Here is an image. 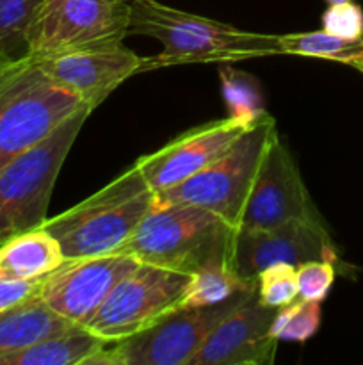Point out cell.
Masks as SVG:
<instances>
[{"instance_id": "52a82bcc", "label": "cell", "mask_w": 363, "mask_h": 365, "mask_svg": "<svg viewBox=\"0 0 363 365\" xmlns=\"http://www.w3.org/2000/svg\"><path fill=\"white\" fill-rule=\"evenodd\" d=\"M130 27V2L43 0L28 32V56L52 57L123 45Z\"/></svg>"}, {"instance_id": "ffe728a7", "label": "cell", "mask_w": 363, "mask_h": 365, "mask_svg": "<svg viewBox=\"0 0 363 365\" xmlns=\"http://www.w3.org/2000/svg\"><path fill=\"white\" fill-rule=\"evenodd\" d=\"M256 291V284L246 282L226 260L212 262L191 274L182 307H210L242 292Z\"/></svg>"}, {"instance_id": "83f0119b", "label": "cell", "mask_w": 363, "mask_h": 365, "mask_svg": "<svg viewBox=\"0 0 363 365\" xmlns=\"http://www.w3.org/2000/svg\"><path fill=\"white\" fill-rule=\"evenodd\" d=\"M327 4H342V2H351V0H326Z\"/></svg>"}, {"instance_id": "7a4b0ae2", "label": "cell", "mask_w": 363, "mask_h": 365, "mask_svg": "<svg viewBox=\"0 0 363 365\" xmlns=\"http://www.w3.org/2000/svg\"><path fill=\"white\" fill-rule=\"evenodd\" d=\"M237 228L201 207L159 202L148 210L117 253L139 262L194 274L212 262L231 264Z\"/></svg>"}, {"instance_id": "7402d4cb", "label": "cell", "mask_w": 363, "mask_h": 365, "mask_svg": "<svg viewBox=\"0 0 363 365\" xmlns=\"http://www.w3.org/2000/svg\"><path fill=\"white\" fill-rule=\"evenodd\" d=\"M219 77L224 103L230 110L228 116L253 123L267 113L263 109V96L255 77L224 64L219 68Z\"/></svg>"}, {"instance_id": "d4e9b609", "label": "cell", "mask_w": 363, "mask_h": 365, "mask_svg": "<svg viewBox=\"0 0 363 365\" xmlns=\"http://www.w3.org/2000/svg\"><path fill=\"white\" fill-rule=\"evenodd\" d=\"M295 274L299 298L322 303L337 278V264L330 260H308L295 267Z\"/></svg>"}, {"instance_id": "5b68a950", "label": "cell", "mask_w": 363, "mask_h": 365, "mask_svg": "<svg viewBox=\"0 0 363 365\" xmlns=\"http://www.w3.org/2000/svg\"><path fill=\"white\" fill-rule=\"evenodd\" d=\"M91 113L82 109L0 170V245L48 220L60 168Z\"/></svg>"}, {"instance_id": "277c9868", "label": "cell", "mask_w": 363, "mask_h": 365, "mask_svg": "<svg viewBox=\"0 0 363 365\" xmlns=\"http://www.w3.org/2000/svg\"><path fill=\"white\" fill-rule=\"evenodd\" d=\"M82 109L89 107L34 57L0 61V170Z\"/></svg>"}, {"instance_id": "f546056e", "label": "cell", "mask_w": 363, "mask_h": 365, "mask_svg": "<svg viewBox=\"0 0 363 365\" xmlns=\"http://www.w3.org/2000/svg\"><path fill=\"white\" fill-rule=\"evenodd\" d=\"M123 2H132V0H123Z\"/></svg>"}, {"instance_id": "6da1fadb", "label": "cell", "mask_w": 363, "mask_h": 365, "mask_svg": "<svg viewBox=\"0 0 363 365\" xmlns=\"http://www.w3.org/2000/svg\"><path fill=\"white\" fill-rule=\"evenodd\" d=\"M128 34L153 38L162 45L159 56L144 59V70L191 63H231L281 53L280 36L242 31L159 0H132Z\"/></svg>"}, {"instance_id": "3957f363", "label": "cell", "mask_w": 363, "mask_h": 365, "mask_svg": "<svg viewBox=\"0 0 363 365\" xmlns=\"http://www.w3.org/2000/svg\"><path fill=\"white\" fill-rule=\"evenodd\" d=\"M155 203L137 164L43 227L59 241L66 260L117 253Z\"/></svg>"}, {"instance_id": "f1b7e54d", "label": "cell", "mask_w": 363, "mask_h": 365, "mask_svg": "<svg viewBox=\"0 0 363 365\" xmlns=\"http://www.w3.org/2000/svg\"><path fill=\"white\" fill-rule=\"evenodd\" d=\"M358 71H359V73H362V75H363V64H362V66H359V68H358Z\"/></svg>"}, {"instance_id": "8992f818", "label": "cell", "mask_w": 363, "mask_h": 365, "mask_svg": "<svg viewBox=\"0 0 363 365\" xmlns=\"http://www.w3.org/2000/svg\"><path fill=\"white\" fill-rule=\"evenodd\" d=\"M276 132V121L265 113L224 155L182 184L155 192L157 200L201 207L238 228L262 157Z\"/></svg>"}, {"instance_id": "7c38bea8", "label": "cell", "mask_w": 363, "mask_h": 365, "mask_svg": "<svg viewBox=\"0 0 363 365\" xmlns=\"http://www.w3.org/2000/svg\"><path fill=\"white\" fill-rule=\"evenodd\" d=\"M127 253L82 257L60 264L41 278L39 296L63 319L84 327L114 285L139 266Z\"/></svg>"}, {"instance_id": "484cf974", "label": "cell", "mask_w": 363, "mask_h": 365, "mask_svg": "<svg viewBox=\"0 0 363 365\" xmlns=\"http://www.w3.org/2000/svg\"><path fill=\"white\" fill-rule=\"evenodd\" d=\"M322 29L330 34L342 38H359L363 36V9L362 6L351 2L330 4L322 14Z\"/></svg>"}, {"instance_id": "603a6c76", "label": "cell", "mask_w": 363, "mask_h": 365, "mask_svg": "<svg viewBox=\"0 0 363 365\" xmlns=\"http://www.w3.org/2000/svg\"><path fill=\"white\" fill-rule=\"evenodd\" d=\"M322 321L320 302L298 298L274 314L270 335L285 342H306L317 334Z\"/></svg>"}, {"instance_id": "2e32d148", "label": "cell", "mask_w": 363, "mask_h": 365, "mask_svg": "<svg viewBox=\"0 0 363 365\" xmlns=\"http://www.w3.org/2000/svg\"><path fill=\"white\" fill-rule=\"evenodd\" d=\"M64 262L59 241L43 225L0 245V278L7 280H41Z\"/></svg>"}, {"instance_id": "30bf717a", "label": "cell", "mask_w": 363, "mask_h": 365, "mask_svg": "<svg viewBox=\"0 0 363 365\" xmlns=\"http://www.w3.org/2000/svg\"><path fill=\"white\" fill-rule=\"evenodd\" d=\"M308 260H330L342 273L351 269L340 259L324 220L288 221L273 228H237L231 250V267L246 282L256 284L258 273L273 264L301 266Z\"/></svg>"}, {"instance_id": "ac0fdd59", "label": "cell", "mask_w": 363, "mask_h": 365, "mask_svg": "<svg viewBox=\"0 0 363 365\" xmlns=\"http://www.w3.org/2000/svg\"><path fill=\"white\" fill-rule=\"evenodd\" d=\"M71 324L75 323L57 316L38 291L32 298L0 312V359L59 334Z\"/></svg>"}, {"instance_id": "cb8c5ba5", "label": "cell", "mask_w": 363, "mask_h": 365, "mask_svg": "<svg viewBox=\"0 0 363 365\" xmlns=\"http://www.w3.org/2000/svg\"><path fill=\"white\" fill-rule=\"evenodd\" d=\"M256 294L267 307L281 309L299 298L298 274L292 264H273L258 273Z\"/></svg>"}, {"instance_id": "8fae6325", "label": "cell", "mask_w": 363, "mask_h": 365, "mask_svg": "<svg viewBox=\"0 0 363 365\" xmlns=\"http://www.w3.org/2000/svg\"><path fill=\"white\" fill-rule=\"evenodd\" d=\"M319 220L322 216L313 205L298 163L280 132H276L262 157L238 228L255 230L273 228L288 221Z\"/></svg>"}, {"instance_id": "44dd1931", "label": "cell", "mask_w": 363, "mask_h": 365, "mask_svg": "<svg viewBox=\"0 0 363 365\" xmlns=\"http://www.w3.org/2000/svg\"><path fill=\"white\" fill-rule=\"evenodd\" d=\"M43 0H0V61L28 56V32Z\"/></svg>"}, {"instance_id": "4fadbf2b", "label": "cell", "mask_w": 363, "mask_h": 365, "mask_svg": "<svg viewBox=\"0 0 363 365\" xmlns=\"http://www.w3.org/2000/svg\"><path fill=\"white\" fill-rule=\"evenodd\" d=\"M253 123L228 116L198 125L157 152L137 159L135 164L149 189L153 192H160L182 184L210 166L214 160L224 155L241 139V135L253 127Z\"/></svg>"}, {"instance_id": "9c48e42d", "label": "cell", "mask_w": 363, "mask_h": 365, "mask_svg": "<svg viewBox=\"0 0 363 365\" xmlns=\"http://www.w3.org/2000/svg\"><path fill=\"white\" fill-rule=\"evenodd\" d=\"M253 292L210 307H180L148 330L109 342L88 365H189L214 327Z\"/></svg>"}, {"instance_id": "ba28073f", "label": "cell", "mask_w": 363, "mask_h": 365, "mask_svg": "<svg viewBox=\"0 0 363 365\" xmlns=\"http://www.w3.org/2000/svg\"><path fill=\"white\" fill-rule=\"evenodd\" d=\"M191 274L141 262L121 278L85 328L107 342L123 341L180 309Z\"/></svg>"}, {"instance_id": "d6986e66", "label": "cell", "mask_w": 363, "mask_h": 365, "mask_svg": "<svg viewBox=\"0 0 363 365\" xmlns=\"http://www.w3.org/2000/svg\"><path fill=\"white\" fill-rule=\"evenodd\" d=\"M281 53L288 56L319 57L349 64L358 70L363 64V36L359 38H342L326 32L324 29L312 32H294L280 36Z\"/></svg>"}, {"instance_id": "e0dca14e", "label": "cell", "mask_w": 363, "mask_h": 365, "mask_svg": "<svg viewBox=\"0 0 363 365\" xmlns=\"http://www.w3.org/2000/svg\"><path fill=\"white\" fill-rule=\"evenodd\" d=\"M107 344L89 328L71 324L59 334L2 356L0 365H88Z\"/></svg>"}, {"instance_id": "9a60e30c", "label": "cell", "mask_w": 363, "mask_h": 365, "mask_svg": "<svg viewBox=\"0 0 363 365\" xmlns=\"http://www.w3.org/2000/svg\"><path fill=\"white\" fill-rule=\"evenodd\" d=\"M36 59V57H34ZM50 78L95 110L132 75L144 71V57L125 45L36 59Z\"/></svg>"}, {"instance_id": "5bb4252c", "label": "cell", "mask_w": 363, "mask_h": 365, "mask_svg": "<svg viewBox=\"0 0 363 365\" xmlns=\"http://www.w3.org/2000/svg\"><path fill=\"white\" fill-rule=\"evenodd\" d=\"M278 309L263 305L258 294H249L237 309L214 327L189 365H270L278 339L270 335Z\"/></svg>"}, {"instance_id": "4316f807", "label": "cell", "mask_w": 363, "mask_h": 365, "mask_svg": "<svg viewBox=\"0 0 363 365\" xmlns=\"http://www.w3.org/2000/svg\"><path fill=\"white\" fill-rule=\"evenodd\" d=\"M41 280H7L0 278V312L38 294Z\"/></svg>"}]
</instances>
